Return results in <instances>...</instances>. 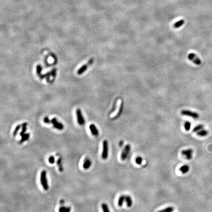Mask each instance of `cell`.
<instances>
[{"instance_id": "e0dca14e", "label": "cell", "mask_w": 212, "mask_h": 212, "mask_svg": "<svg viewBox=\"0 0 212 212\" xmlns=\"http://www.w3.org/2000/svg\"><path fill=\"white\" fill-rule=\"evenodd\" d=\"M30 135L29 133H27V134H25L24 136H23L22 137L21 139L19 141V144H22L23 143H24L25 141H27V140H28L29 139Z\"/></svg>"}, {"instance_id": "8fae6325", "label": "cell", "mask_w": 212, "mask_h": 212, "mask_svg": "<svg viewBox=\"0 0 212 212\" xmlns=\"http://www.w3.org/2000/svg\"><path fill=\"white\" fill-rule=\"evenodd\" d=\"M89 129L91 132V134L94 136H98L99 135V131L93 124H91L89 125Z\"/></svg>"}, {"instance_id": "9a60e30c", "label": "cell", "mask_w": 212, "mask_h": 212, "mask_svg": "<svg viewBox=\"0 0 212 212\" xmlns=\"http://www.w3.org/2000/svg\"><path fill=\"white\" fill-rule=\"evenodd\" d=\"M125 195H121L119 197L117 202V205L119 207H122L123 205L124 201H125Z\"/></svg>"}, {"instance_id": "d4e9b609", "label": "cell", "mask_w": 212, "mask_h": 212, "mask_svg": "<svg viewBox=\"0 0 212 212\" xmlns=\"http://www.w3.org/2000/svg\"><path fill=\"white\" fill-rule=\"evenodd\" d=\"M191 127V124L189 121H186L184 123V128L186 131H190Z\"/></svg>"}, {"instance_id": "f546056e", "label": "cell", "mask_w": 212, "mask_h": 212, "mask_svg": "<svg viewBox=\"0 0 212 212\" xmlns=\"http://www.w3.org/2000/svg\"><path fill=\"white\" fill-rule=\"evenodd\" d=\"M66 208H67L66 207L63 205L60 207V208L59 209V212H65V211Z\"/></svg>"}, {"instance_id": "1f68e13d", "label": "cell", "mask_w": 212, "mask_h": 212, "mask_svg": "<svg viewBox=\"0 0 212 212\" xmlns=\"http://www.w3.org/2000/svg\"><path fill=\"white\" fill-rule=\"evenodd\" d=\"M124 144V141H120L119 142V145L120 147H122Z\"/></svg>"}, {"instance_id": "7402d4cb", "label": "cell", "mask_w": 212, "mask_h": 212, "mask_svg": "<svg viewBox=\"0 0 212 212\" xmlns=\"http://www.w3.org/2000/svg\"><path fill=\"white\" fill-rule=\"evenodd\" d=\"M57 165L59 167V170L60 172H63L64 171V168L62 165V159L59 158L57 161Z\"/></svg>"}, {"instance_id": "8992f818", "label": "cell", "mask_w": 212, "mask_h": 212, "mask_svg": "<svg viewBox=\"0 0 212 212\" xmlns=\"http://www.w3.org/2000/svg\"><path fill=\"white\" fill-rule=\"evenodd\" d=\"M181 113L183 115L188 116L191 117L194 119H197L199 117V115L198 113H196V112H192L191 111L187 110H182L181 111Z\"/></svg>"}, {"instance_id": "44dd1931", "label": "cell", "mask_w": 212, "mask_h": 212, "mask_svg": "<svg viewBox=\"0 0 212 212\" xmlns=\"http://www.w3.org/2000/svg\"><path fill=\"white\" fill-rule=\"evenodd\" d=\"M204 127V126L202 124L198 125H197L194 128V129H193V132H194V133H197L198 131H199L203 129Z\"/></svg>"}, {"instance_id": "ba28073f", "label": "cell", "mask_w": 212, "mask_h": 212, "mask_svg": "<svg viewBox=\"0 0 212 212\" xmlns=\"http://www.w3.org/2000/svg\"><path fill=\"white\" fill-rule=\"evenodd\" d=\"M51 121V123L53 124L54 127L56 129H57L59 130H62L63 129H64V125L62 123L59 122L55 117L52 118Z\"/></svg>"}, {"instance_id": "52a82bcc", "label": "cell", "mask_w": 212, "mask_h": 212, "mask_svg": "<svg viewBox=\"0 0 212 212\" xmlns=\"http://www.w3.org/2000/svg\"><path fill=\"white\" fill-rule=\"evenodd\" d=\"M194 150L192 148L184 149L181 151L182 155L185 157L187 160H190L193 158Z\"/></svg>"}, {"instance_id": "d6a6232c", "label": "cell", "mask_w": 212, "mask_h": 212, "mask_svg": "<svg viewBox=\"0 0 212 212\" xmlns=\"http://www.w3.org/2000/svg\"><path fill=\"white\" fill-rule=\"evenodd\" d=\"M71 210V208L70 207H67L65 211V212H70Z\"/></svg>"}, {"instance_id": "ffe728a7", "label": "cell", "mask_w": 212, "mask_h": 212, "mask_svg": "<svg viewBox=\"0 0 212 212\" xmlns=\"http://www.w3.org/2000/svg\"><path fill=\"white\" fill-rule=\"evenodd\" d=\"M174 211V208L172 206L166 207L162 210H161L157 212H173Z\"/></svg>"}, {"instance_id": "4dcf8cb0", "label": "cell", "mask_w": 212, "mask_h": 212, "mask_svg": "<svg viewBox=\"0 0 212 212\" xmlns=\"http://www.w3.org/2000/svg\"><path fill=\"white\" fill-rule=\"evenodd\" d=\"M43 121H44V122L46 123V124H49V123H51V121H50V119H49V118L47 116H46L44 118Z\"/></svg>"}, {"instance_id": "2e32d148", "label": "cell", "mask_w": 212, "mask_h": 212, "mask_svg": "<svg viewBox=\"0 0 212 212\" xmlns=\"http://www.w3.org/2000/svg\"><path fill=\"white\" fill-rule=\"evenodd\" d=\"M28 125V123L27 122H24L22 124V131L20 133V136L22 137L25 134V133L27 131V126Z\"/></svg>"}, {"instance_id": "7a4b0ae2", "label": "cell", "mask_w": 212, "mask_h": 212, "mask_svg": "<svg viewBox=\"0 0 212 212\" xmlns=\"http://www.w3.org/2000/svg\"><path fill=\"white\" fill-rule=\"evenodd\" d=\"M131 147L130 144H127L125 145L124 149L122 151L121 155H120V158L122 161H124L127 159L131 151Z\"/></svg>"}, {"instance_id": "cb8c5ba5", "label": "cell", "mask_w": 212, "mask_h": 212, "mask_svg": "<svg viewBox=\"0 0 212 212\" xmlns=\"http://www.w3.org/2000/svg\"><path fill=\"white\" fill-rule=\"evenodd\" d=\"M21 127H22V125H20V124L17 125L16 126V127H15V128L13 131V136L14 137H15L17 135V134L18 131H19L20 129L21 128Z\"/></svg>"}, {"instance_id": "7c38bea8", "label": "cell", "mask_w": 212, "mask_h": 212, "mask_svg": "<svg viewBox=\"0 0 212 212\" xmlns=\"http://www.w3.org/2000/svg\"><path fill=\"white\" fill-rule=\"evenodd\" d=\"M125 202L128 207H131L133 205V200L130 196L126 195L125 196Z\"/></svg>"}, {"instance_id": "5bb4252c", "label": "cell", "mask_w": 212, "mask_h": 212, "mask_svg": "<svg viewBox=\"0 0 212 212\" xmlns=\"http://www.w3.org/2000/svg\"><path fill=\"white\" fill-rule=\"evenodd\" d=\"M89 65H90L87 63V64H85L83 65H82L78 70L77 71V74L78 75H81L83 73H84L86 70L87 69L88 66Z\"/></svg>"}, {"instance_id": "30bf717a", "label": "cell", "mask_w": 212, "mask_h": 212, "mask_svg": "<svg viewBox=\"0 0 212 212\" xmlns=\"http://www.w3.org/2000/svg\"><path fill=\"white\" fill-rule=\"evenodd\" d=\"M91 165V162L90 160L88 158L86 157L84 160V162L83 163V165H82L83 168L84 169L87 170L90 167Z\"/></svg>"}, {"instance_id": "6da1fadb", "label": "cell", "mask_w": 212, "mask_h": 212, "mask_svg": "<svg viewBox=\"0 0 212 212\" xmlns=\"http://www.w3.org/2000/svg\"><path fill=\"white\" fill-rule=\"evenodd\" d=\"M40 183L43 189L45 191H48L49 189V185L47 178V172L45 170H42L41 172Z\"/></svg>"}, {"instance_id": "603a6c76", "label": "cell", "mask_w": 212, "mask_h": 212, "mask_svg": "<svg viewBox=\"0 0 212 212\" xmlns=\"http://www.w3.org/2000/svg\"><path fill=\"white\" fill-rule=\"evenodd\" d=\"M101 208L103 212H111L108 205L105 203H103L101 204Z\"/></svg>"}, {"instance_id": "4316f807", "label": "cell", "mask_w": 212, "mask_h": 212, "mask_svg": "<svg viewBox=\"0 0 212 212\" xmlns=\"http://www.w3.org/2000/svg\"><path fill=\"white\" fill-rule=\"evenodd\" d=\"M42 66L41 65H38L36 66V73L37 75L39 77L41 75V72H42Z\"/></svg>"}, {"instance_id": "3957f363", "label": "cell", "mask_w": 212, "mask_h": 212, "mask_svg": "<svg viewBox=\"0 0 212 212\" xmlns=\"http://www.w3.org/2000/svg\"><path fill=\"white\" fill-rule=\"evenodd\" d=\"M109 155V143L107 140H104L103 142V150L101 157L103 160H107Z\"/></svg>"}, {"instance_id": "277c9868", "label": "cell", "mask_w": 212, "mask_h": 212, "mask_svg": "<svg viewBox=\"0 0 212 212\" xmlns=\"http://www.w3.org/2000/svg\"><path fill=\"white\" fill-rule=\"evenodd\" d=\"M123 107V103L122 101L120 99L118 100V101H117L116 111L114 113V116L113 117L114 118H116L117 117L119 116V115L121 114L122 112Z\"/></svg>"}, {"instance_id": "f1b7e54d", "label": "cell", "mask_w": 212, "mask_h": 212, "mask_svg": "<svg viewBox=\"0 0 212 212\" xmlns=\"http://www.w3.org/2000/svg\"><path fill=\"white\" fill-rule=\"evenodd\" d=\"M56 72H57V69L56 68H54L53 69H52L51 71V76L55 78L56 77Z\"/></svg>"}, {"instance_id": "5b68a950", "label": "cell", "mask_w": 212, "mask_h": 212, "mask_svg": "<svg viewBox=\"0 0 212 212\" xmlns=\"http://www.w3.org/2000/svg\"><path fill=\"white\" fill-rule=\"evenodd\" d=\"M188 59L193 62L194 64L197 65H200L201 64V61L195 53H190L188 56Z\"/></svg>"}, {"instance_id": "ac0fdd59", "label": "cell", "mask_w": 212, "mask_h": 212, "mask_svg": "<svg viewBox=\"0 0 212 212\" xmlns=\"http://www.w3.org/2000/svg\"><path fill=\"white\" fill-rule=\"evenodd\" d=\"M208 132L205 129H202L196 133L197 135L199 137L206 136L208 135Z\"/></svg>"}, {"instance_id": "9c48e42d", "label": "cell", "mask_w": 212, "mask_h": 212, "mask_svg": "<svg viewBox=\"0 0 212 212\" xmlns=\"http://www.w3.org/2000/svg\"><path fill=\"white\" fill-rule=\"evenodd\" d=\"M76 114H77V121L78 123L80 125H82L84 123V119L82 115V112L81 111V110L78 109L76 111Z\"/></svg>"}, {"instance_id": "484cf974", "label": "cell", "mask_w": 212, "mask_h": 212, "mask_svg": "<svg viewBox=\"0 0 212 212\" xmlns=\"http://www.w3.org/2000/svg\"><path fill=\"white\" fill-rule=\"evenodd\" d=\"M136 163L138 165H141L143 162V159L141 156H138L135 160Z\"/></svg>"}, {"instance_id": "4fadbf2b", "label": "cell", "mask_w": 212, "mask_h": 212, "mask_svg": "<svg viewBox=\"0 0 212 212\" xmlns=\"http://www.w3.org/2000/svg\"><path fill=\"white\" fill-rule=\"evenodd\" d=\"M179 170L183 174H186L190 170V166L187 164H184L179 168Z\"/></svg>"}, {"instance_id": "d6986e66", "label": "cell", "mask_w": 212, "mask_h": 212, "mask_svg": "<svg viewBox=\"0 0 212 212\" xmlns=\"http://www.w3.org/2000/svg\"><path fill=\"white\" fill-rule=\"evenodd\" d=\"M184 23H185V21L183 19L180 20L179 21L175 23V24L173 25V27L175 29L181 27L184 24Z\"/></svg>"}, {"instance_id": "83f0119b", "label": "cell", "mask_w": 212, "mask_h": 212, "mask_svg": "<svg viewBox=\"0 0 212 212\" xmlns=\"http://www.w3.org/2000/svg\"><path fill=\"white\" fill-rule=\"evenodd\" d=\"M49 162L51 164H54L55 163V159L53 156H51L48 159Z\"/></svg>"}]
</instances>
